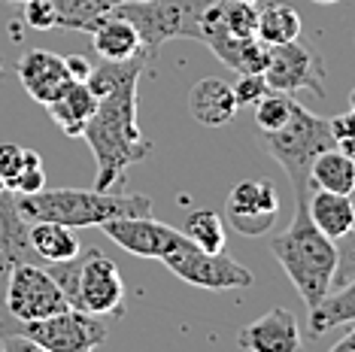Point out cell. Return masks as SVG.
<instances>
[{"instance_id":"cell-1","label":"cell","mask_w":355,"mask_h":352,"mask_svg":"<svg viewBox=\"0 0 355 352\" xmlns=\"http://www.w3.org/2000/svg\"><path fill=\"white\" fill-rule=\"evenodd\" d=\"M137 82L140 79H128L116 91L98 98V107L83 127V140L98 161L94 188L101 191L122 188L125 173L152 155V140L143 137L137 125Z\"/></svg>"},{"instance_id":"cell-2","label":"cell","mask_w":355,"mask_h":352,"mask_svg":"<svg viewBox=\"0 0 355 352\" xmlns=\"http://www.w3.org/2000/svg\"><path fill=\"white\" fill-rule=\"evenodd\" d=\"M270 252L310 310L331 292L337 267V246L334 240L313 225L310 213H306V197L295 201L292 222L286 231H279L270 240Z\"/></svg>"},{"instance_id":"cell-3","label":"cell","mask_w":355,"mask_h":352,"mask_svg":"<svg viewBox=\"0 0 355 352\" xmlns=\"http://www.w3.org/2000/svg\"><path fill=\"white\" fill-rule=\"evenodd\" d=\"M15 206L28 222H61L67 228H101L119 215H152L146 195H125L122 188H40L15 195Z\"/></svg>"},{"instance_id":"cell-4","label":"cell","mask_w":355,"mask_h":352,"mask_svg":"<svg viewBox=\"0 0 355 352\" xmlns=\"http://www.w3.org/2000/svg\"><path fill=\"white\" fill-rule=\"evenodd\" d=\"M252 0H209L200 12V46L237 73H264L270 46L255 37Z\"/></svg>"},{"instance_id":"cell-5","label":"cell","mask_w":355,"mask_h":352,"mask_svg":"<svg viewBox=\"0 0 355 352\" xmlns=\"http://www.w3.org/2000/svg\"><path fill=\"white\" fill-rule=\"evenodd\" d=\"M258 143L270 152V158L282 170L288 173V182L295 188V201L310 197V164L316 161L325 149H334V134H331V122L310 113L301 103H292V116L279 131H258Z\"/></svg>"},{"instance_id":"cell-6","label":"cell","mask_w":355,"mask_h":352,"mask_svg":"<svg viewBox=\"0 0 355 352\" xmlns=\"http://www.w3.org/2000/svg\"><path fill=\"white\" fill-rule=\"evenodd\" d=\"M209 0H122L112 12L125 15L140 34V49L155 58L158 49L171 39L200 43V12Z\"/></svg>"},{"instance_id":"cell-7","label":"cell","mask_w":355,"mask_h":352,"mask_svg":"<svg viewBox=\"0 0 355 352\" xmlns=\"http://www.w3.org/2000/svg\"><path fill=\"white\" fill-rule=\"evenodd\" d=\"M107 319L76 307H67L55 316L37 319V322H15L10 316L0 319V340L25 337L28 343H34L37 352H92L107 340Z\"/></svg>"},{"instance_id":"cell-8","label":"cell","mask_w":355,"mask_h":352,"mask_svg":"<svg viewBox=\"0 0 355 352\" xmlns=\"http://www.w3.org/2000/svg\"><path fill=\"white\" fill-rule=\"evenodd\" d=\"M167 264V270H173L180 279H185L189 285L209 292H225V289H249L255 283L252 270H246L240 261L228 258L225 252H207L195 246L185 234L167 249V255L161 258Z\"/></svg>"},{"instance_id":"cell-9","label":"cell","mask_w":355,"mask_h":352,"mask_svg":"<svg viewBox=\"0 0 355 352\" xmlns=\"http://www.w3.org/2000/svg\"><path fill=\"white\" fill-rule=\"evenodd\" d=\"M125 279L119 264L103 255L101 249L79 252V274H76V289L70 294V307L85 310L101 319H119L125 316Z\"/></svg>"},{"instance_id":"cell-10","label":"cell","mask_w":355,"mask_h":352,"mask_svg":"<svg viewBox=\"0 0 355 352\" xmlns=\"http://www.w3.org/2000/svg\"><path fill=\"white\" fill-rule=\"evenodd\" d=\"M3 307L6 316L15 322H37V319L55 316L67 310V294L55 283V276L43 264L37 261H21L12 267L10 279H6L3 292Z\"/></svg>"},{"instance_id":"cell-11","label":"cell","mask_w":355,"mask_h":352,"mask_svg":"<svg viewBox=\"0 0 355 352\" xmlns=\"http://www.w3.org/2000/svg\"><path fill=\"white\" fill-rule=\"evenodd\" d=\"M264 82L277 91L295 94V91H310L313 98H328V70L322 55L313 46L292 39V43L270 46V58L264 67Z\"/></svg>"},{"instance_id":"cell-12","label":"cell","mask_w":355,"mask_h":352,"mask_svg":"<svg viewBox=\"0 0 355 352\" xmlns=\"http://www.w3.org/2000/svg\"><path fill=\"white\" fill-rule=\"evenodd\" d=\"M225 213L234 231L243 237H261L279 219V195L270 179H243L231 188Z\"/></svg>"},{"instance_id":"cell-13","label":"cell","mask_w":355,"mask_h":352,"mask_svg":"<svg viewBox=\"0 0 355 352\" xmlns=\"http://www.w3.org/2000/svg\"><path fill=\"white\" fill-rule=\"evenodd\" d=\"M101 231L125 252L140 255V258H164L167 249L180 240L182 231H176L152 215H119V219L103 222Z\"/></svg>"},{"instance_id":"cell-14","label":"cell","mask_w":355,"mask_h":352,"mask_svg":"<svg viewBox=\"0 0 355 352\" xmlns=\"http://www.w3.org/2000/svg\"><path fill=\"white\" fill-rule=\"evenodd\" d=\"M21 261L43 264L28 240V219L15 206V191L6 188L0 195V319L6 316V307H3L6 279H10L15 264H21Z\"/></svg>"},{"instance_id":"cell-15","label":"cell","mask_w":355,"mask_h":352,"mask_svg":"<svg viewBox=\"0 0 355 352\" xmlns=\"http://www.w3.org/2000/svg\"><path fill=\"white\" fill-rule=\"evenodd\" d=\"M15 76H19L21 88L34 98L37 103H52L55 98H61L73 79L67 73V64L61 55H55L49 49H31L15 61Z\"/></svg>"},{"instance_id":"cell-16","label":"cell","mask_w":355,"mask_h":352,"mask_svg":"<svg viewBox=\"0 0 355 352\" xmlns=\"http://www.w3.org/2000/svg\"><path fill=\"white\" fill-rule=\"evenodd\" d=\"M237 346L249 352H297L304 346V337L292 310L273 307L261 319L240 328Z\"/></svg>"},{"instance_id":"cell-17","label":"cell","mask_w":355,"mask_h":352,"mask_svg":"<svg viewBox=\"0 0 355 352\" xmlns=\"http://www.w3.org/2000/svg\"><path fill=\"white\" fill-rule=\"evenodd\" d=\"M237 100L228 82L222 79H200L189 91V113L204 127H225L237 118Z\"/></svg>"},{"instance_id":"cell-18","label":"cell","mask_w":355,"mask_h":352,"mask_svg":"<svg viewBox=\"0 0 355 352\" xmlns=\"http://www.w3.org/2000/svg\"><path fill=\"white\" fill-rule=\"evenodd\" d=\"M306 213H310L313 225L331 240H340L346 231L355 225V206L349 195L328 188H313L306 197Z\"/></svg>"},{"instance_id":"cell-19","label":"cell","mask_w":355,"mask_h":352,"mask_svg":"<svg viewBox=\"0 0 355 352\" xmlns=\"http://www.w3.org/2000/svg\"><path fill=\"white\" fill-rule=\"evenodd\" d=\"M88 37H92L94 52H98L103 61H125V58H134V55L143 52L137 28L125 19V15H119L112 10L103 15V19L98 21V28H94Z\"/></svg>"},{"instance_id":"cell-20","label":"cell","mask_w":355,"mask_h":352,"mask_svg":"<svg viewBox=\"0 0 355 352\" xmlns=\"http://www.w3.org/2000/svg\"><path fill=\"white\" fill-rule=\"evenodd\" d=\"M94 107H98V98L92 94V88L85 82H73L61 98L46 103V113L52 116V122L58 125L64 137H83V127L88 125Z\"/></svg>"},{"instance_id":"cell-21","label":"cell","mask_w":355,"mask_h":352,"mask_svg":"<svg viewBox=\"0 0 355 352\" xmlns=\"http://www.w3.org/2000/svg\"><path fill=\"white\" fill-rule=\"evenodd\" d=\"M349 322H355V276L343 285H334L310 310V337H322L331 328H340Z\"/></svg>"},{"instance_id":"cell-22","label":"cell","mask_w":355,"mask_h":352,"mask_svg":"<svg viewBox=\"0 0 355 352\" xmlns=\"http://www.w3.org/2000/svg\"><path fill=\"white\" fill-rule=\"evenodd\" d=\"M28 240L40 255V261H67L79 255L83 243H79L76 231L61 225V222H28Z\"/></svg>"},{"instance_id":"cell-23","label":"cell","mask_w":355,"mask_h":352,"mask_svg":"<svg viewBox=\"0 0 355 352\" xmlns=\"http://www.w3.org/2000/svg\"><path fill=\"white\" fill-rule=\"evenodd\" d=\"M301 12L295 10L292 3H264L258 6V19H255V37L268 46H282L292 43V39L301 37Z\"/></svg>"},{"instance_id":"cell-24","label":"cell","mask_w":355,"mask_h":352,"mask_svg":"<svg viewBox=\"0 0 355 352\" xmlns=\"http://www.w3.org/2000/svg\"><path fill=\"white\" fill-rule=\"evenodd\" d=\"M310 186L349 195L355 188V161L337 146L325 149L322 155H316V161L310 164Z\"/></svg>"},{"instance_id":"cell-25","label":"cell","mask_w":355,"mask_h":352,"mask_svg":"<svg viewBox=\"0 0 355 352\" xmlns=\"http://www.w3.org/2000/svg\"><path fill=\"white\" fill-rule=\"evenodd\" d=\"M116 3H122V0H52L58 28L79 30V34H92Z\"/></svg>"},{"instance_id":"cell-26","label":"cell","mask_w":355,"mask_h":352,"mask_svg":"<svg viewBox=\"0 0 355 352\" xmlns=\"http://www.w3.org/2000/svg\"><path fill=\"white\" fill-rule=\"evenodd\" d=\"M182 234L207 252H225V243H228V231H225L222 215L209 210V206H200V210H191L185 215Z\"/></svg>"},{"instance_id":"cell-27","label":"cell","mask_w":355,"mask_h":352,"mask_svg":"<svg viewBox=\"0 0 355 352\" xmlns=\"http://www.w3.org/2000/svg\"><path fill=\"white\" fill-rule=\"evenodd\" d=\"M292 103H295L292 94L277 91V88H268V91H264L261 98L252 103V109H255V127L261 134L279 131V127L288 122V116H292Z\"/></svg>"},{"instance_id":"cell-28","label":"cell","mask_w":355,"mask_h":352,"mask_svg":"<svg viewBox=\"0 0 355 352\" xmlns=\"http://www.w3.org/2000/svg\"><path fill=\"white\" fill-rule=\"evenodd\" d=\"M40 188H46L43 158H40L34 149H25V164H21L19 176L10 182V191H15V195H34Z\"/></svg>"},{"instance_id":"cell-29","label":"cell","mask_w":355,"mask_h":352,"mask_svg":"<svg viewBox=\"0 0 355 352\" xmlns=\"http://www.w3.org/2000/svg\"><path fill=\"white\" fill-rule=\"evenodd\" d=\"M349 113L331 118V134H334V143L337 149H343L346 155L355 161V91L349 94Z\"/></svg>"},{"instance_id":"cell-30","label":"cell","mask_w":355,"mask_h":352,"mask_svg":"<svg viewBox=\"0 0 355 352\" xmlns=\"http://www.w3.org/2000/svg\"><path fill=\"white\" fill-rule=\"evenodd\" d=\"M21 6H25L21 19H25V25L31 30H58L52 0H28V3H21Z\"/></svg>"},{"instance_id":"cell-31","label":"cell","mask_w":355,"mask_h":352,"mask_svg":"<svg viewBox=\"0 0 355 352\" xmlns=\"http://www.w3.org/2000/svg\"><path fill=\"white\" fill-rule=\"evenodd\" d=\"M268 88L270 85L264 82V73H240L237 82L231 85V91H234V100H237V107H252V103L261 98Z\"/></svg>"},{"instance_id":"cell-32","label":"cell","mask_w":355,"mask_h":352,"mask_svg":"<svg viewBox=\"0 0 355 352\" xmlns=\"http://www.w3.org/2000/svg\"><path fill=\"white\" fill-rule=\"evenodd\" d=\"M21 164H25V146H19V143H0V182L6 188L19 176Z\"/></svg>"},{"instance_id":"cell-33","label":"cell","mask_w":355,"mask_h":352,"mask_svg":"<svg viewBox=\"0 0 355 352\" xmlns=\"http://www.w3.org/2000/svg\"><path fill=\"white\" fill-rule=\"evenodd\" d=\"M64 64H67V73H70V79H73V82H85L88 73H92V64H88L83 55H67V58H64Z\"/></svg>"},{"instance_id":"cell-34","label":"cell","mask_w":355,"mask_h":352,"mask_svg":"<svg viewBox=\"0 0 355 352\" xmlns=\"http://www.w3.org/2000/svg\"><path fill=\"white\" fill-rule=\"evenodd\" d=\"M352 328H349V331H346L343 334V337L340 340H337L334 343V346H331V349H334V352H355V322H349Z\"/></svg>"},{"instance_id":"cell-35","label":"cell","mask_w":355,"mask_h":352,"mask_svg":"<svg viewBox=\"0 0 355 352\" xmlns=\"http://www.w3.org/2000/svg\"><path fill=\"white\" fill-rule=\"evenodd\" d=\"M313 3H322V6H331V3H340V0H313Z\"/></svg>"},{"instance_id":"cell-36","label":"cell","mask_w":355,"mask_h":352,"mask_svg":"<svg viewBox=\"0 0 355 352\" xmlns=\"http://www.w3.org/2000/svg\"><path fill=\"white\" fill-rule=\"evenodd\" d=\"M3 70H6V67H3V55H0V79H3Z\"/></svg>"},{"instance_id":"cell-37","label":"cell","mask_w":355,"mask_h":352,"mask_svg":"<svg viewBox=\"0 0 355 352\" xmlns=\"http://www.w3.org/2000/svg\"><path fill=\"white\" fill-rule=\"evenodd\" d=\"M3 191H6V186H3V182H0V195H3Z\"/></svg>"},{"instance_id":"cell-38","label":"cell","mask_w":355,"mask_h":352,"mask_svg":"<svg viewBox=\"0 0 355 352\" xmlns=\"http://www.w3.org/2000/svg\"><path fill=\"white\" fill-rule=\"evenodd\" d=\"M12 3H28V0H12Z\"/></svg>"},{"instance_id":"cell-39","label":"cell","mask_w":355,"mask_h":352,"mask_svg":"<svg viewBox=\"0 0 355 352\" xmlns=\"http://www.w3.org/2000/svg\"><path fill=\"white\" fill-rule=\"evenodd\" d=\"M252 3H258V0H252Z\"/></svg>"}]
</instances>
